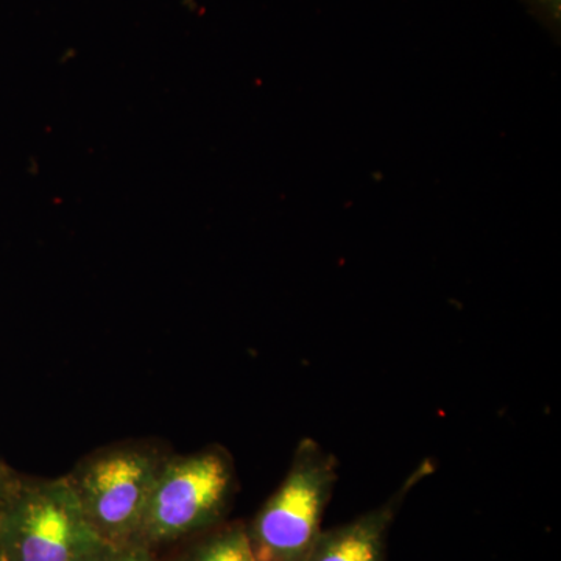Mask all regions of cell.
I'll return each instance as SVG.
<instances>
[{"label": "cell", "instance_id": "obj_1", "mask_svg": "<svg viewBox=\"0 0 561 561\" xmlns=\"http://www.w3.org/2000/svg\"><path fill=\"white\" fill-rule=\"evenodd\" d=\"M106 546L68 476L51 481L13 478L0 511L3 561H94Z\"/></svg>", "mask_w": 561, "mask_h": 561}, {"label": "cell", "instance_id": "obj_2", "mask_svg": "<svg viewBox=\"0 0 561 561\" xmlns=\"http://www.w3.org/2000/svg\"><path fill=\"white\" fill-rule=\"evenodd\" d=\"M334 454L302 438L278 490L262 505L249 529L260 561H306L321 534L324 511L339 478Z\"/></svg>", "mask_w": 561, "mask_h": 561}, {"label": "cell", "instance_id": "obj_3", "mask_svg": "<svg viewBox=\"0 0 561 561\" xmlns=\"http://www.w3.org/2000/svg\"><path fill=\"white\" fill-rule=\"evenodd\" d=\"M232 491L234 470L224 449L168 457L151 489L136 542L154 551L219 526Z\"/></svg>", "mask_w": 561, "mask_h": 561}, {"label": "cell", "instance_id": "obj_4", "mask_svg": "<svg viewBox=\"0 0 561 561\" xmlns=\"http://www.w3.org/2000/svg\"><path fill=\"white\" fill-rule=\"evenodd\" d=\"M165 459L154 449L124 446L94 454L70 472L81 507L106 545L138 541L147 502Z\"/></svg>", "mask_w": 561, "mask_h": 561}, {"label": "cell", "instance_id": "obj_5", "mask_svg": "<svg viewBox=\"0 0 561 561\" xmlns=\"http://www.w3.org/2000/svg\"><path fill=\"white\" fill-rule=\"evenodd\" d=\"M432 471L434 463L431 460L423 461L382 505L343 526L321 530L319 540L306 561H389L387 535L394 516L408 500L413 486L431 476Z\"/></svg>", "mask_w": 561, "mask_h": 561}, {"label": "cell", "instance_id": "obj_6", "mask_svg": "<svg viewBox=\"0 0 561 561\" xmlns=\"http://www.w3.org/2000/svg\"><path fill=\"white\" fill-rule=\"evenodd\" d=\"M180 561H260L251 546L247 524L232 523L203 531Z\"/></svg>", "mask_w": 561, "mask_h": 561}, {"label": "cell", "instance_id": "obj_7", "mask_svg": "<svg viewBox=\"0 0 561 561\" xmlns=\"http://www.w3.org/2000/svg\"><path fill=\"white\" fill-rule=\"evenodd\" d=\"M94 561H160L151 549L139 542L130 545L106 546L105 551Z\"/></svg>", "mask_w": 561, "mask_h": 561}, {"label": "cell", "instance_id": "obj_8", "mask_svg": "<svg viewBox=\"0 0 561 561\" xmlns=\"http://www.w3.org/2000/svg\"><path fill=\"white\" fill-rule=\"evenodd\" d=\"M530 13L548 28L549 32L560 33V0H523Z\"/></svg>", "mask_w": 561, "mask_h": 561}, {"label": "cell", "instance_id": "obj_9", "mask_svg": "<svg viewBox=\"0 0 561 561\" xmlns=\"http://www.w3.org/2000/svg\"><path fill=\"white\" fill-rule=\"evenodd\" d=\"M11 482H13V478L5 474V471L0 467V511H2L3 502L7 500V494H9Z\"/></svg>", "mask_w": 561, "mask_h": 561}, {"label": "cell", "instance_id": "obj_10", "mask_svg": "<svg viewBox=\"0 0 561 561\" xmlns=\"http://www.w3.org/2000/svg\"><path fill=\"white\" fill-rule=\"evenodd\" d=\"M0 561H3L2 556H0Z\"/></svg>", "mask_w": 561, "mask_h": 561}]
</instances>
